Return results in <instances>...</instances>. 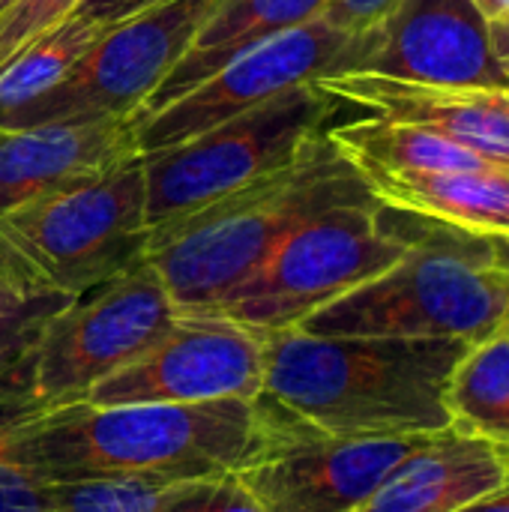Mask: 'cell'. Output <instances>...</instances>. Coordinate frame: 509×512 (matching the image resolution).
Instances as JSON below:
<instances>
[{"mask_svg":"<svg viewBox=\"0 0 509 512\" xmlns=\"http://www.w3.org/2000/svg\"><path fill=\"white\" fill-rule=\"evenodd\" d=\"M498 246H501V243H498ZM501 249H504V246H501ZM504 258H507V264H509V249H504Z\"/></svg>","mask_w":509,"mask_h":512,"instance_id":"31","label":"cell"},{"mask_svg":"<svg viewBox=\"0 0 509 512\" xmlns=\"http://www.w3.org/2000/svg\"><path fill=\"white\" fill-rule=\"evenodd\" d=\"M384 210L462 234L509 240V171H390L354 165Z\"/></svg>","mask_w":509,"mask_h":512,"instance_id":"17","label":"cell"},{"mask_svg":"<svg viewBox=\"0 0 509 512\" xmlns=\"http://www.w3.org/2000/svg\"><path fill=\"white\" fill-rule=\"evenodd\" d=\"M153 3H159V0H81L72 15L84 18V21H96V24L114 27V24L132 18L135 12H141V9H147Z\"/></svg>","mask_w":509,"mask_h":512,"instance_id":"28","label":"cell"},{"mask_svg":"<svg viewBox=\"0 0 509 512\" xmlns=\"http://www.w3.org/2000/svg\"><path fill=\"white\" fill-rule=\"evenodd\" d=\"M222 0H159L108 27L69 75L6 129L123 117L144 108Z\"/></svg>","mask_w":509,"mask_h":512,"instance_id":"9","label":"cell"},{"mask_svg":"<svg viewBox=\"0 0 509 512\" xmlns=\"http://www.w3.org/2000/svg\"><path fill=\"white\" fill-rule=\"evenodd\" d=\"M336 102L375 117L429 129L509 171V93L477 87H435L375 72H342L315 81Z\"/></svg>","mask_w":509,"mask_h":512,"instance_id":"15","label":"cell"},{"mask_svg":"<svg viewBox=\"0 0 509 512\" xmlns=\"http://www.w3.org/2000/svg\"><path fill=\"white\" fill-rule=\"evenodd\" d=\"M381 276L327 303L297 330L312 336L483 342L509 327V264L495 240L429 222Z\"/></svg>","mask_w":509,"mask_h":512,"instance_id":"4","label":"cell"},{"mask_svg":"<svg viewBox=\"0 0 509 512\" xmlns=\"http://www.w3.org/2000/svg\"><path fill=\"white\" fill-rule=\"evenodd\" d=\"M507 480V450L444 429L402 459L357 512H459Z\"/></svg>","mask_w":509,"mask_h":512,"instance_id":"16","label":"cell"},{"mask_svg":"<svg viewBox=\"0 0 509 512\" xmlns=\"http://www.w3.org/2000/svg\"><path fill=\"white\" fill-rule=\"evenodd\" d=\"M318 84L297 87L168 150L141 156L147 180V225H168L291 165L333 114Z\"/></svg>","mask_w":509,"mask_h":512,"instance_id":"8","label":"cell"},{"mask_svg":"<svg viewBox=\"0 0 509 512\" xmlns=\"http://www.w3.org/2000/svg\"><path fill=\"white\" fill-rule=\"evenodd\" d=\"M147 234V180L138 159L3 213L0 285L75 300L144 261Z\"/></svg>","mask_w":509,"mask_h":512,"instance_id":"5","label":"cell"},{"mask_svg":"<svg viewBox=\"0 0 509 512\" xmlns=\"http://www.w3.org/2000/svg\"><path fill=\"white\" fill-rule=\"evenodd\" d=\"M48 512H156L165 483L150 480H66L42 483Z\"/></svg>","mask_w":509,"mask_h":512,"instance_id":"22","label":"cell"},{"mask_svg":"<svg viewBox=\"0 0 509 512\" xmlns=\"http://www.w3.org/2000/svg\"><path fill=\"white\" fill-rule=\"evenodd\" d=\"M69 297H45V294H21L15 288L0 285V360L21 351L39 327L60 312Z\"/></svg>","mask_w":509,"mask_h":512,"instance_id":"25","label":"cell"},{"mask_svg":"<svg viewBox=\"0 0 509 512\" xmlns=\"http://www.w3.org/2000/svg\"><path fill=\"white\" fill-rule=\"evenodd\" d=\"M276 435L258 399L195 405H60L6 423L15 462L42 483H189L237 474Z\"/></svg>","mask_w":509,"mask_h":512,"instance_id":"1","label":"cell"},{"mask_svg":"<svg viewBox=\"0 0 509 512\" xmlns=\"http://www.w3.org/2000/svg\"><path fill=\"white\" fill-rule=\"evenodd\" d=\"M381 213L384 207L372 195L315 213L207 315L264 336L300 327L327 303L390 270L411 249V231L387 225Z\"/></svg>","mask_w":509,"mask_h":512,"instance_id":"7","label":"cell"},{"mask_svg":"<svg viewBox=\"0 0 509 512\" xmlns=\"http://www.w3.org/2000/svg\"><path fill=\"white\" fill-rule=\"evenodd\" d=\"M180 309L147 261L75 297L0 360V414L30 417L84 396L165 336Z\"/></svg>","mask_w":509,"mask_h":512,"instance_id":"6","label":"cell"},{"mask_svg":"<svg viewBox=\"0 0 509 512\" xmlns=\"http://www.w3.org/2000/svg\"><path fill=\"white\" fill-rule=\"evenodd\" d=\"M489 24H509V0H474Z\"/></svg>","mask_w":509,"mask_h":512,"instance_id":"30","label":"cell"},{"mask_svg":"<svg viewBox=\"0 0 509 512\" xmlns=\"http://www.w3.org/2000/svg\"><path fill=\"white\" fill-rule=\"evenodd\" d=\"M444 402L453 432L509 453V327L468 345L450 375Z\"/></svg>","mask_w":509,"mask_h":512,"instance_id":"20","label":"cell"},{"mask_svg":"<svg viewBox=\"0 0 509 512\" xmlns=\"http://www.w3.org/2000/svg\"><path fill=\"white\" fill-rule=\"evenodd\" d=\"M354 72L509 93V72L498 54L492 24L474 0H399L366 33L363 60Z\"/></svg>","mask_w":509,"mask_h":512,"instance_id":"13","label":"cell"},{"mask_svg":"<svg viewBox=\"0 0 509 512\" xmlns=\"http://www.w3.org/2000/svg\"><path fill=\"white\" fill-rule=\"evenodd\" d=\"M396 6L399 0H330L321 12V21H327L336 30L363 36L375 30Z\"/></svg>","mask_w":509,"mask_h":512,"instance_id":"27","label":"cell"},{"mask_svg":"<svg viewBox=\"0 0 509 512\" xmlns=\"http://www.w3.org/2000/svg\"><path fill=\"white\" fill-rule=\"evenodd\" d=\"M12 417L0 414V512H48L42 480L12 459L6 447V423Z\"/></svg>","mask_w":509,"mask_h":512,"instance_id":"26","label":"cell"},{"mask_svg":"<svg viewBox=\"0 0 509 512\" xmlns=\"http://www.w3.org/2000/svg\"><path fill=\"white\" fill-rule=\"evenodd\" d=\"M105 30V24L72 15L15 54L0 69V129H6L9 120L39 96L54 90Z\"/></svg>","mask_w":509,"mask_h":512,"instance_id":"21","label":"cell"},{"mask_svg":"<svg viewBox=\"0 0 509 512\" xmlns=\"http://www.w3.org/2000/svg\"><path fill=\"white\" fill-rule=\"evenodd\" d=\"M267 336L219 315H180L144 354L102 378L87 405H195L258 399Z\"/></svg>","mask_w":509,"mask_h":512,"instance_id":"12","label":"cell"},{"mask_svg":"<svg viewBox=\"0 0 509 512\" xmlns=\"http://www.w3.org/2000/svg\"><path fill=\"white\" fill-rule=\"evenodd\" d=\"M141 111L0 129V216L141 159Z\"/></svg>","mask_w":509,"mask_h":512,"instance_id":"14","label":"cell"},{"mask_svg":"<svg viewBox=\"0 0 509 512\" xmlns=\"http://www.w3.org/2000/svg\"><path fill=\"white\" fill-rule=\"evenodd\" d=\"M468 351L453 339L267 333L261 399L327 435H426L450 429L447 384Z\"/></svg>","mask_w":509,"mask_h":512,"instance_id":"2","label":"cell"},{"mask_svg":"<svg viewBox=\"0 0 509 512\" xmlns=\"http://www.w3.org/2000/svg\"><path fill=\"white\" fill-rule=\"evenodd\" d=\"M363 48L366 33L354 36L330 27L321 18L270 36L231 57L210 78H204L174 102L141 114V156L189 141L213 129L216 123L252 111L297 87L354 72L363 60Z\"/></svg>","mask_w":509,"mask_h":512,"instance_id":"10","label":"cell"},{"mask_svg":"<svg viewBox=\"0 0 509 512\" xmlns=\"http://www.w3.org/2000/svg\"><path fill=\"white\" fill-rule=\"evenodd\" d=\"M330 144L351 165L390 171H504L495 162L420 126L366 117L327 129Z\"/></svg>","mask_w":509,"mask_h":512,"instance_id":"19","label":"cell"},{"mask_svg":"<svg viewBox=\"0 0 509 512\" xmlns=\"http://www.w3.org/2000/svg\"><path fill=\"white\" fill-rule=\"evenodd\" d=\"M327 3L330 0H222L216 12L207 18V24L201 27V33L195 36L186 57L168 72L159 90L144 102L141 114H150L174 102L177 96L210 78L219 66H225L240 51L321 18Z\"/></svg>","mask_w":509,"mask_h":512,"instance_id":"18","label":"cell"},{"mask_svg":"<svg viewBox=\"0 0 509 512\" xmlns=\"http://www.w3.org/2000/svg\"><path fill=\"white\" fill-rule=\"evenodd\" d=\"M156 512H264V507L246 492L237 474H222L165 486Z\"/></svg>","mask_w":509,"mask_h":512,"instance_id":"24","label":"cell"},{"mask_svg":"<svg viewBox=\"0 0 509 512\" xmlns=\"http://www.w3.org/2000/svg\"><path fill=\"white\" fill-rule=\"evenodd\" d=\"M78 3L81 0H9L0 9V69L39 36L63 24Z\"/></svg>","mask_w":509,"mask_h":512,"instance_id":"23","label":"cell"},{"mask_svg":"<svg viewBox=\"0 0 509 512\" xmlns=\"http://www.w3.org/2000/svg\"><path fill=\"white\" fill-rule=\"evenodd\" d=\"M372 195L327 129L285 168L147 234L153 267L180 315H207L315 213Z\"/></svg>","mask_w":509,"mask_h":512,"instance_id":"3","label":"cell"},{"mask_svg":"<svg viewBox=\"0 0 509 512\" xmlns=\"http://www.w3.org/2000/svg\"><path fill=\"white\" fill-rule=\"evenodd\" d=\"M276 426L273 441L237 471L264 512H357L426 435H327L282 417L258 396Z\"/></svg>","mask_w":509,"mask_h":512,"instance_id":"11","label":"cell"},{"mask_svg":"<svg viewBox=\"0 0 509 512\" xmlns=\"http://www.w3.org/2000/svg\"><path fill=\"white\" fill-rule=\"evenodd\" d=\"M6 3H9V0H0V9H3V6H6Z\"/></svg>","mask_w":509,"mask_h":512,"instance_id":"32","label":"cell"},{"mask_svg":"<svg viewBox=\"0 0 509 512\" xmlns=\"http://www.w3.org/2000/svg\"><path fill=\"white\" fill-rule=\"evenodd\" d=\"M459 512H509V480L504 486H498L495 492H489L486 498L474 501L471 507Z\"/></svg>","mask_w":509,"mask_h":512,"instance_id":"29","label":"cell"}]
</instances>
